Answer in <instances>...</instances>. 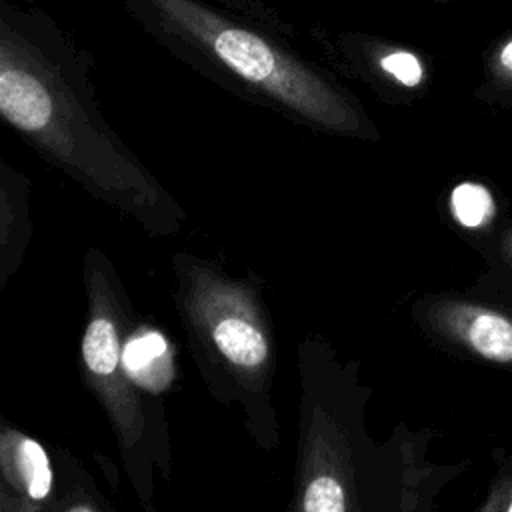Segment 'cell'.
I'll return each mask as SVG.
<instances>
[{
    "label": "cell",
    "mask_w": 512,
    "mask_h": 512,
    "mask_svg": "<svg viewBox=\"0 0 512 512\" xmlns=\"http://www.w3.org/2000/svg\"><path fill=\"white\" fill-rule=\"evenodd\" d=\"M130 18L170 56L240 100L308 130L380 140L364 104L296 44L264 0H124Z\"/></svg>",
    "instance_id": "1"
},
{
    "label": "cell",
    "mask_w": 512,
    "mask_h": 512,
    "mask_svg": "<svg viewBox=\"0 0 512 512\" xmlns=\"http://www.w3.org/2000/svg\"><path fill=\"white\" fill-rule=\"evenodd\" d=\"M94 60L40 8L0 0V116L46 160L98 192L156 206L158 186L106 122Z\"/></svg>",
    "instance_id": "2"
},
{
    "label": "cell",
    "mask_w": 512,
    "mask_h": 512,
    "mask_svg": "<svg viewBox=\"0 0 512 512\" xmlns=\"http://www.w3.org/2000/svg\"><path fill=\"white\" fill-rule=\"evenodd\" d=\"M310 38L334 76L364 84L382 102L410 104L428 82V70L420 54L382 36L314 28Z\"/></svg>",
    "instance_id": "3"
},
{
    "label": "cell",
    "mask_w": 512,
    "mask_h": 512,
    "mask_svg": "<svg viewBox=\"0 0 512 512\" xmlns=\"http://www.w3.org/2000/svg\"><path fill=\"white\" fill-rule=\"evenodd\" d=\"M460 336L482 358L490 362H512V320L496 310L462 308Z\"/></svg>",
    "instance_id": "4"
},
{
    "label": "cell",
    "mask_w": 512,
    "mask_h": 512,
    "mask_svg": "<svg viewBox=\"0 0 512 512\" xmlns=\"http://www.w3.org/2000/svg\"><path fill=\"white\" fill-rule=\"evenodd\" d=\"M218 350L240 366H256L268 354V344L262 332L242 318H224L214 328Z\"/></svg>",
    "instance_id": "5"
},
{
    "label": "cell",
    "mask_w": 512,
    "mask_h": 512,
    "mask_svg": "<svg viewBox=\"0 0 512 512\" xmlns=\"http://www.w3.org/2000/svg\"><path fill=\"white\" fill-rule=\"evenodd\" d=\"M84 362L90 372L98 376H108L116 370L120 360V344L116 328L108 318H94L82 340Z\"/></svg>",
    "instance_id": "6"
},
{
    "label": "cell",
    "mask_w": 512,
    "mask_h": 512,
    "mask_svg": "<svg viewBox=\"0 0 512 512\" xmlns=\"http://www.w3.org/2000/svg\"><path fill=\"white\" fill-rule=\"evenodd\" d=\"M450 208L454 218L466 228H480L494 216L492 194L474 182H464L452 190Z\"/></svg>",
    "instance_id": "7"
},
{
    "label": "cell",
    "mask_w": 512,
    "mask_h": 512,
    "mask_svg": "<svg viewBox=\"0 0 512 512\" xmlns=\"http://www.w3.org/2000/svg\"><path fill=\"white\" fill-rule=\"evenodd\" d=\"M18 468L26 492L34 500L48 496L52 486V470L46 450L32 438H22L18 444Z\"/></svg>",
    "instance_id": "8"
},
{
    "label": "cell",
    "mask_w": 512,
    "mask_h": 512,
    "mask_svg": "<svg viewBox=\"0 0 512 512\" xmlns=\"http://www.w3.org/2000/svg\"><path fill=\"white\" fill-rule=\"evenodd\" d=\"M304 512H346L344 490L332 476L314 478L304 494Z\"/></svg>",
    "instance_id": "9"
},
{
    "label": "cell",
    "mask_w": 512,
    "mask_h": 512,
    "mask_svg": "<svg viewBox=\"0 0 512 512\" xmlns=\"http://www.w3.org/2000/svg\"><path fill=\"white\" fill-rule=\"evenodd\" d=\"M486 88L490 96H512V36L488 56Z\"/></svg>",
    "instance_id": "10"
},
{
    "label": "cell",
    "mask_w": 512,
    "mask_h": 512,
    "mask_svg": "<svg viewBox=\"0 0 512 512\" xmlns=\"http://www.w3.org/2000/svg\"><path fill=\"white\" fill-rule=\"evenodd\" d=\"M166 350L164 338L150 332L146 336H140L136 340H132L126 350H124V360L126 366H130L132 370H140L146 364H150L154 358H158L162 352Z\"/></svg>",
    "instance_id": "11"
},
{
    "label": "cell",
    "mask_w": 512,
    "mask_h": 512,
    "mask_svg": "<svg viewBox=\"0 0 512 512\" xmlns=\"http://www.w3.org/2000/svg\"><path fill=\"white\" fill-rule=\"evenodd\" d=\"M484 512H512V476H508L488 500Z\"/></svg>",
    "instance_id": "12"
},
{
    "label": "cell",
    "mask_w": 512,
    "mask_h": 512,
    "mask_svg": "<svg viewBox=\"0 0 512 512\" xmlns=\"http://www.w3.org/2000/svg\"><path fill=\"white\" fill-rule=\"evenodd\" d=\"M426 2H436V4H448V2H460V0H426Z\"/></svg>",
    "instance_id": "13"
},
{
    "label": "cell",
    "mask_w": 512,
    "mask_h": 512,
    "mask_svg": "<svg viewBox=\"0 0 512 512\" xmlns=\"http://www.w3.org/2000/svg\"><path fill=\"white\" fill-rule=\"evenodd\" d=\"M506 244H508V250H510V252H512V234H510V236H508V242H506Z\"/></svg>",
    "instance_id": "14"
}]
</instances>
